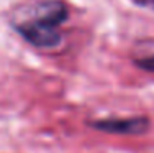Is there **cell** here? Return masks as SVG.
I'll return each mask as SVG.
<instances>
[{
	"label": "cell",
	"instance_id": "obj_1",
	"mask_svg": "<svg viewBox=\"0 0 154 153\" xmlns=\"http://www.w3.org/2000/svg\"><path fill=\"white\" fill-rule=\"evenodd\" d=\"M67 20V7L59 0L46 2L36 8L35 15L15 25V30L36 48L51 49L62 43L59 25Z\"/></svg>",
	"mask_w": 154,
	"mask_h": 153
},
{
	"label": "cell",
	"instance_id": "obj_2",
	"mask_svg": "<svg viewBox=\"0 0 154 153\" xmlns=\"http://www.w3.org/2000/svg\"><path fill=\"white\" fill-rule=\"evenodd\" d=\"M92 129H97L105 133H115V135H141L149 129V119L138 115L130 119H100L89 122Z\"/></svg>",
	"mask_w": 154,
	"mask_h": 153
},
{
	"label": "cell",
	"instance_id": "obj_3",
	"mask_svg": "<svg viewBox=\"0 0 154 153\" xmlns=\"http://www.w3.org/2000/svg\"><path fill=\"white\" fill-rule=\"evenodd\" d=\"M134 63L138 64V68L144 69V71L154 72V54L146 56V58H139V59H134Z\"/></svg>",
	"mask_w": 154,
	"mask_h": 153
},
{
	"label": "cell",
	"instance_id": "obj_4",
	"mask_svg": "<svg viewBox=\"0 0 154 153\" xmlns=\"http://www.w3.org/2000/svg\"><path fill=\"white\" fill-rule=\"evenodd\" d=\"M139 2H141L143 5H151V7H154V0H139Z\"/></svg>",
	"mask_w": 154,
	"mask_h": 153
}]
</instances>
